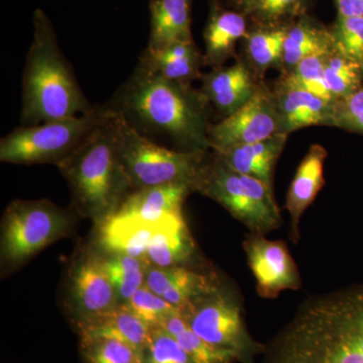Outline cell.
I'll use <instances>...</instances> for the list:
<instances>
[{
    "label": "cell",
    "mask_w": 363,
    "mask_h": 363,
    "mask_svg": "<svg viewBox=\"0 0 363 363\" xmlns=\"http://www.w3.org/2000/svg\"><path fill=\"white\" fill-rule=\"evenodd\" d=\"M56 166L68 182L78 213L95 226L116 214L133 192L121 162L116 113L112 109L104 123Z\"/></svg>",
    "instance_id": "3957f363"
},
{
    "label": "cell",
    "mask_w": 363,
    "mask_h": 363,
    "mask_svg": "<svg viewBox=\"0 0 363 363\" xmlns=\"http://www.w3.org/2000/svg\"><path fill=\"white\" fill-rule=\"evenodd\" d=\"M288 138V135L279 133L259 142L212 152L233 171L259 179L272 187L274 167L285 149Z\"/></svg>",
    "instance_id": "d6986e66"
},
{
    "label": "cell",
    "mask_w": 363,
    "mask_h": 363,
    "mask_svg": "<svg viewBox=\"0 0 363 363\" xmlns=\"http://www.w3.org/2000/svg\"><path fill=\"white\" fill-rule=\"evenodd\" d=\"M161 328L171 334L194 363H238L229 351L215 347L200 338L179 312L162 325Z\"/></svg>",
    "instance_id": "f1b7e54d"
},
{
    "label": "cell",
    "mask_w": 363,
    "mask_h": 363,
    "mask_svg": "<svg viewBox=\"0 0 363 363\" xmlns=\"http://www.w3.org/2000/svg\"><path fill=\"white\" fill-rule=\"evenodd\" d=\"M325 80L334 101H338L362 87L363 70L333 45L325 61Z\"/></svg>",
    "instance_id": "f546056e"
},
{
    "label": "cell",
    "mask_w": 363,
    "mask_h": 363,
    "mask_svg": "<svg viewBox=\"0 0 363 363\" xmlns=\"http://www.w3.org/2000/svg\"><path fill=\"white\" fill-rule=\"evenodd\" d=\"M145 285L182 311L196 298L216 290L221 283L214 274L189 267L152 266L147 271Z\"/></svg>",
    "instance_id": "2e32d148"
},
{
    "label": "cell",
    "mask_w": 363,
    "mask_h": 363,
    "mask_svg": "<svg viewBox=\"0 0 363 363\" xmlns=\"http://www.w3.org/2000/svg\"><path fill=\"white\" fill-rule=\"evenodd\" d=\"M283 133L276 97L264 82L238 111L212 123L209 128L211 150L226 149L266 140Z\"/></svg>",
    "instance_id": "30bf717a"
},
{
    "label": "cell",
    "mask_w": 363,
    "mask_h": 363,
    "mask_svg": "<svg viewBox=\"0 0 363 363\" xmlns=\"http://www.w3.org/2000/svg\"><path fill=\"white\" fill-rule=\"evenodd\" d=\"M235 11L255 26L289 25L307 14L312 0H231Z\"/></svg>",
    "instance_id": "83f0119b"
},
{
    "label": "cell",
    "mask_w": 363,
    "mask_h": 363,
    "mask_svg": "<svg viewBox=\"0 0 363 363\" xmlns=\"http://www.w3.org/2000/svg\"><path fill=\"white\" fill-rule=\"evenodd\" d=\"M330 30L336 49L363 70V18L337 16Z\"/></svg>",
    "instance_id": "836d02e7"
},
{
    "label": "cell",
    "mask_w": 363,
    "mask_h": 363,
    "mask_svg": "<svg viewBox=\"0 0 363 363\" xmlns=\"http://www.w3.org/2000/svg\"><path fill=\"white\" fill-rule=\"evenodd\" d=\"M124 305L152 329L159 328L169 317L181 312L175 306L152 292L145 284Z\"/></svg>",
    "instance_id": "d6a6232c"
},
{
    "label": "cell",
    "mask_w": 363,
    "mask_h": 363,
    "mask_svg": "<svg viewBox=\"0 0 363 363\" xmlns=\"http://www.w3.org/2000/svg\"><path fill=\"white\" fill-rule=\"evenodd\" d=\"M116 113L119 152L133 191L174 183L193 186L208 152H183L159 145Z\"/></svg>",
    "instance_id": "ba28073f"
},
{
    "label": "cell",
    "mask_w": 363,
    "mask_h": 363,
    "mask_svg": "<svg viewBox=\"0 0 363 363\" xmlns=\"http://www.w3.org/2000/svg\"><path fill=\"white\" fill-rule=\"evenodd\" d=\"M107 106L150 140L166 138L183 152L211 150V105L201 91L162 77L142 63Z\"/></svg>",
    "instance_id": "6da1fadb"
},
{
    "label": "cell",
    "mask_w": 363,
    "mask_h": 363,
    "mask_svg": "<svg viewBox=\"0 0 363 363\" xmlns=\"http://www.w3.org/2000/svg\"><path fill=\"white\" fill-rule=\"evenodd\" d=\"M289 25H255L248 30L242 40L248 66L257 78H262L269 69L283 71L284 44Z\"/></svg>",
    "instance_id": "484cf974"
},
{
    "label": "cell",
    "mask_w": 363,
    "mask_h": 363,
    "mask_svg": "<svg viewBox=\"0 0 363 363\" xmlns=\"http://www.w3.org/2000/svg\"><path fill=\"white\" fill-rule=\"evenodd\" d=\"M196 252L195 241L183 218L167 224L155 234L147 255L155 267H187Z\"/></svg>",
    "instance_id": "d4e9b609"
},
{
    "label": "cell",
    "mask_w": 363,
    "mask_h": 363,
    "mask_svg": "<svg viewBox=\"0 0 363 363\" xmlns=\"http://www.w3.org/2000/svg\"><path fill=\"white\" fill-rule=\"evenodd\" d=\"M97 252L101 266L116 290L119 304H126L136 291L145 285L147 271L152 266V262L147 257L109 255L98 250Z\"/></svg>",
    "instance_id": "4316f807"
},
{
    "label": "cell",
    "mask_w": 363,
    "mask_h": 363,
    "mask_svg": "<svg viewBox=\"0 0 363 363\" xmlns=\"http://www.w3.org/2000/svg\"><path fill=\"white\" fill-rule=\"evenodd\" d=\"M262 363H363V296L307 301L266 344Z\"/></svg>",
    "instance_id": "7a4b0ae2"
},
{
    "label": "cell",
    "mask_w": 363,
    "mask_h": 363,
    "mask_svg": "<svg viewBox=\"0 0 363 363\" xmlns=\"http://www.w3.org/2000/svg\"><path fill=\"white\" fill-rule=\"evenodd\" d=\"M181 313L200 338L233 353L238 363H255L264 354L266 344L250 335L240 300L222 284L216 290L196 298Z\"/></svg>",
    "instance_id": "9c48e42d"
},
{
    "label": "cell",
    "mask_w": 363,
    "mask_h": 363,
    "mask_svg": "<svg viewBox=\"0 0 363 363\" xmlns=\"http://www.w3.org/2000/svg\"><path fill=\"white\" fill-rule=\"evenodd\" d=\"M140 63L162 77L187 84L202 76L203 55L194 42L174 43L157 50L145 49Z\"/></svg>",
    "instance_id": "603a6c76"
},
{
    "label": "cell",
    "mask_w": 363,
    "mask_h": 363,
    "mask_svg": "<svg viewBox=\"0 0 363 363\" xmlns=\"http://www.w3.org/2000/svg\"><path fill=\"white\" fill-rule=\"evenodd\" d=\"M68 301L76 325L95 319L121 306L97 250H86L74 260L68 276Z\"/></svg>",
    "instance_id": "8fae6325"
},
{
    "label": "cell",
    "mask_w": 363,
    "mask_h": 363,
    "mask_svg": "<svg viewBox=\"0 0 363 363\" xmlns=\"http://www.w3.org/2000/svg\"><path fill=\"white\" fill-rule=\"evenodd\" d=\"M80 340L111 339L145 352L152 329L135 316L125 305H121L101 316L77 325Z\"/></svg>",
    "instance_id": "44dd1931"
},
{
    "label": "cell",
    "mask_w": 363,
    "mask_h": 363,
    "mask_svg": "<svg viewBox=\"0 0 363 363\" xmlns=\"http://www.w3.org/2000/svg\"><path fill=\"white\" fill-rule=\"evenodd\" d=\"M330 51L319 52L303 59L292 71L284 74V77L308 92L328 101L335 102L325 80V61Z\"/></svg>",
    "instance_id": "1f68e13d"
},
{
    "label": "cell",
    "mask_w": 363,
    "mask_h": 363,
    "mask_svg": "<svg viewBox=\"0 0 363 363\" xmlns=\"http://www.w3.org/2000/svg\"><path fill=\"white\" fill-rule=\"evenodd\" d=\"M194 192L219 203L250 233L266 234L281 225V211L271 186L227 167L208 154L193 184Z\"/></svg>",
    "instance_id": "5b68a950"
},
{
    "label": "cell",
    "mask_w": 363,
    "mask_h": 363,
    "mask_svg": "<svg viewBox=\"0 0 363 363\" xmlns=\"http://www.w3.org/2000/svg\"><path fill=\"white\" fill-rule=\"evenodd\" d=\"M143 363H194L180 344L164 329H152L149 345L143 353Z\"/></svg>",
    "instance_id": "e575fe53"
},
{
    "label": "cell",
    "mask_w": 363,
    "mask_h": 363,
    "mask_svg": "<svg viewBox=\"0 0 363 363\" xmlns=\"http://www.w3.org/2000/svg\"><path fill=\"white\" fill-rule=\"evenodd\" d=\"M328 152L321 145H312L298 167L288 190L286 209L291 217V240H300V221L324 186V164Z\"/></svg>",
    "instance_id": "e0dca14e"
},
{
    "label": "cell",
    "mask_w": 363,
    "mask_h": 363,
    "mask_svg": "<svg viewBox=\"0 0 363 363\" xmlns=\"http://www.w3.org/2000/svg\"><path fill=\"white\" fill-rule=\"evenodd\" d=\"M21 104V125L67 118L94 108L60 49L52 21L40 9L33 13V39L23 70Z\"/></svg>",
    "instance_id": "277c9868"
},
{
    "label": "cell",
    "mask_w": 363,
    "mask_h": 363,
    "mask_svg": "<svg viewBox=\"0 0 363 363\" xmlns=\"http://www.w3.org/2000/svg\"><path fill=\"white\" fill-rule=\"evenodd\" d=\"M200 79V91L224 117L247 104L262 82L247 62L240 59L233 65L212 69L209 73L202 74Z\"/></svg>",
    "instance_id": "5bb4252c"
},
{
    "label": "cell",
    "mask_w": 363,
    "mask_h": 363,
    "mask_svg": "<svg viewBox=\"0 0 363 363\" xmlns=\"http://www.w3.org/2000/svg\"><path fill=\"white\" fill-rule=\"evenodd\" d=\"M191 11L192 0H150L147 49H161L174 43L194 42Z\"/></svg>",
    "instance_id": "7402d4cb"
},
{
    "label": "cell",
    "mask_w": 363,
    "mask_h": 363,
    "mask_svg": "<svg viewBox=\"0 0 363 363\" xmlns=\"http://www.w3.org/2000/svg\"><path fill=\"white\" fill-rule=\"evenodd\" d=\"M338 16L363 18V0H334Z\"/></svg>",
    "instance_id": "8d00e7d4"
},
{
    "label": "cell",
    "mask_w": 363,
    "mask_h": 363,
    "mask_svg": "<svg viewBox=\"0 0 363 363\" xmlns=\"http://www.w3.org/2000/svg\"><path fill=\"white\" fill-rule=\"evenodd\" d=\"M272 91L285 135L309 126H332L334 102L298 87L284 76Z\"/></svg>",
    "instance_id": "9a60e30c"
},
{
    "label": "cell",
    "mask_w": 363,
    "mask_h": 363,
    "mask_svg": "<svg viewBox=\"0 0 363 363\" xmlns=\"http://www.w3.org/2000/svg\"><path fill=\"white\" fill-rule=\"evenodd\" d=\"M111 113L94 107L79 116L21 125L0 140V161L16 164H57L72 154Z\"/></svg>",
    "instance_id": "52a82bcc"
},
{
    "label": "cell",
    "mask_w": 363,
    "mask_h": 363,
    "mask_svg": "<svg viewBox=\"0 0 363 363\" xmlns=\"http://www.w3.org/2000/svg\"><path fill=\"white\" fill-rule=\"evenodd\" d=\"M247 32V18L242 13L223 9L214 2L204 32L203 65L212 69L224 66L236 57V45Z\"/></svg>",
    "instance_id": "ac0fdd59"
},
{
    "label": "cell",
    "mask_w": 363,
    "mask_h": 363,
    "mask_svg": "<svg viewBox=\"0 0 363 363\" xmlns=\"http://www.w3.org/2000/svg\"><path fill=\"white\" fill-rule=\"evenodd\" d=\"M84 363H143V351L111 339L80 340Z\"/></svg>",
    "instance_id": "4dcf8cb0"
},
{
    "label": "cell",
    "mask_w": 363,
    "mask_h": 363,
    "mask_svg": "<svg viewBox=\"0 0 363 363\" xmlns=\"http://www.w3.org/2000/svg\"><path fill=\"white\" fill-rule=\"evenodd\" d=\"M74 217L49 200H14L4 210L0 235L1 274H11L45 247L70 235Z\"/></svg>",
    "instance_id": "8992f818"
},
{
    "label": "cell",
    "mask_w": 363,
    "mask_h": 363,
    "mask_svg": "<svg viewBox=\"0 0 363 363\" xmlns=\"http://www.w3.org/2000/svg\"><path fill=\"white\" fill-rule=\"evenodd\" d=\"M194 192L191 184L174 183L133 191L116 211L124 218L147 224H164L183 218V204Z\"/></svg>",
    "instance_id": "4fadbf2b"
},
{
    "label": "cell",
    "mask_w": 363,
    "mask_h": 363,
    "mask_svg": "<svg viewBox=\"0 0 363 363\" xmlns=\"http://www.w3.org/2000/svg\"><path fill=\"white\" fill-rule=\"evenodd\" d=\"M332 128L363 135V85L350 96L334 102Z\"/></svg>",
    "instance_id": "d590c367"
},
{
    "label": "cell",
    "mask_w": 363,
    "mask_h": 363,
    "mask_svg": "<svg viewBox=\"0 0 363 363\" xmlns=\"http://www.w3.org/2000/svg\"><path fill=\"white\" fill-rule=\"evenodd\" d=\"M333 45L330 28H326L308 14L301 16L291 23L286 30L283 73L292 71L307 57L330 51Z\"/></svg>",
    "instance_id": "cb8c5ba5"
},
{
    "label": "cell",
    "mask_w": 363,
    "mask_h": 363,
    "mask_svg": "<svg viewBox=\"0 0 363 363\" xmlns=\"http://www.w3.org/2000/svg\"><path fill=\"white\" fill-rule=\"evenodd\" d=\"M176 220L155 225L124 218L116 214L112 215L107 220L96 226L97 250L109 255L147 257V248L155 234L167 224Z\"/></svg>",
    "instance_id": "ffe728a7"
},
{
    "label": "cell",
    "mask_w": 363,
    "mask_h": 363,
    "mask_svg": "<svg viewBox=\"0 0 363 363\" xmlns=\"http://www.w3.org/2000/svg\"><path fill=\"white\" fill-rule=\"evenodd\" d=\"M243 250L260 297L276 298L284 291H297L302 286L297 264L284 241L250 233L243 240Z\"/></svg>",
    "instance_id": "7c38bea8"
}]
</instances>
